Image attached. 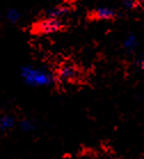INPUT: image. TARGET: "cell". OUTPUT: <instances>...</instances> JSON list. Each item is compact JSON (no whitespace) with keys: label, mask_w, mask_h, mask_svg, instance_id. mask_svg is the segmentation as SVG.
<instances>
[{"label":"cell","mask_w":144,"mask_h":159,"mask_svg":"<svg viewBox=\"0 0 144 159\" xmlns=\"http://www.w3.org/2000/svg\"><path fill=\"white\" fill-rule=\"evenodd\" d=\"M22 77L26 84L31 86L43 87L48 86L53 80V77L48 71L33 66H25L22 70Z\"/></svg>","instance_id":"6da1fadb"},{"label":"cell","mask_w":144,"mask_h":159,"mask_svg":"<svg viewBox=\"0 0 144 159\" xmlns=\"http://www.w3.org/2000/svg\"><path fill=\"white\" fill-rule=\"evenodd\" d=\"M61 28V21L58 18L55 17H49L43 20V22H40L38 29L43 33H53L55 31H57Z\"/></svg>","instance_id":"7a4b0ae2"},{"label":"cell","mask_w":144,"mask_h":159,"mask_svg":"<svg viewBox=\"0 0 144 159\" xmlns=\"http://www.w3.org/2000/svg\"><path fill=\"white\" fill-rule=\"evenodd\" d=\"M58 77L64 81H71L77 77L76 68L69 64L62 65L60 71H58Z\"/></svg>","instance_id":"3957f363"},{"label":"cell","mask_w":144,"mask_h":159,"mask_svg":"<svg viewBox=\"0 0 144 159\" xmlns=\"http://www.w3.org/2000/svg\"><path fill=\"white\" fill-rule=\"evenodd\" d=\"M94 15L96 18H100V20H111L115 16V11L112 9L111 7H108V6H101V7L96 8L94 11Z\"/></svg>","instance_id":"277c9868"},{"label":"cell","mask_w":144,"mask_h":159,"mask_svg":"<svg viewBox=\"0 0 144 159\" xmlns=\"http://www.w3.org/2000/svg\"><path fill=\"white\" fill-rule=\"evenodd\" d=\"M137 47V38L133 34H129L127 36L124 40V48L128 52L134 51L135 48Z\"/></svg>","instance_id":"5b68a950"},{"label":"cell","mask_w":144,"mask_h":159,"mask_svg":"<svg viewBox=\"0 0 144 159\" xmlns=\"http://www.w3.org/2000/svg\"><path fill=\"white\" fill-rule=\"evenodd\" d=\"M13 125H14V121L11 117H2L0 119V128L2 129H9L11 127H13Z\"/></svg>","instance_id":"8992f818"},{"label":"cell","mask_w":144,"mask_h":159,"mask_svg":"<svg viewBox=\"0 0 144 159\" xmlns=\"http://www.w3.org/2000/svg\"><path fill=\"white\" fill-rule=\"evenodd\" d=\"M20 17H21V15H20V13H18V11H16V9H11V11L7 13V18L11 22H17L18 20H20Z\"/></svg>","instance_id":"52a82bcc"},{"label":"cell","mask_w":144,"mask_h":159,"mask_svg":"<svg viewBox=\"0 0 144 159\" xmlns=\"http://www.w3.org/2000/svg\"><path fill=\"white\" fill-rule=\"evenodd\" d=\"M22 127H23V129L25 130H30L33 128V125L31 123H29V121H24V123L22 124Z\"/></svg>","instance_id":"ba28073f"},{"label":"cell","mask_w":144,"mask_h":159,"mask_svg":"<svg viewBox=\"0 0 144 159\" xmlns=\"http://www.w3.org/2000/svg\"><path fill=\"white\" fill-rule=\"evenodd\" d=\"M138 159H144V157H141V158H138Z\"/></svg>","instance_id":"9c48e42d"}]
</instances>
